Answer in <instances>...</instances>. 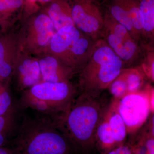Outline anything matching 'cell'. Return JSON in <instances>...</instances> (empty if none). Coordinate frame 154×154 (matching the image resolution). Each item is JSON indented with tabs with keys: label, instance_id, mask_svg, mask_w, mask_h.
Returning <instances> with one entry per match:
<instances>
[{
	"label": "cell",
	"instance_id": "obj_11",
	"mask_svg": "<svg viewBox=\"0 0 154 154\" xmlns=\"http://www.w3.org/2000/svg\"><path fill=\"white\" fill-rule=\"evenodd\" d=\"M42 81L57 83L70 82L75 72L57 58L43 54L38 57Z\"/></svg>",
	"mask_w": 154,
	"mask_h": 154
},
{
	"label": "cell",
	"instance_id": "obj_19",
	"mask_svg": "<svg viewBox=\"0 0 154 154\" xmlns=\"http://www.w3.org/2000/svg\"><path fill=\"white\" fill-rule=\"evenodd\" d=\"M125 76L128 94L136 93L143 90L146 85L147 79L140 67L124 68L122 70Z\"/></svg>",
	"mask_w": 154,
	"mask_h": 154
},
{
	"label": "cell",
	"instance_id": "obj_17",
	"mask_svg": "<svg viewBox=\"0 0 154 154\" xmlns=\"http://www.w3.org/2000/svg\"><path fill=\"white\" fill-rule=\"evenodd\" d=\"M105 111L96 129L95 137L96 145L102 154H107L117 147Z\"/></svg>",
	"mask_w": 154,
	"mask_h": 154
},
{
	"label": "cell",
	"instance_id": "obj_10",
	"mask_svg": "<svg viewBox=\"0 0 154 154\" xmlns=\"http://www.w3.org/2000/svg\"><path fill=\"white\" fill-rule=\"evenodd\" d=\"M97 40L82 33L70 48L64 64L75 72H79L91 57Z\"/></svg>",
	"mask_w": 154,
	"mask_h": 154
},
{
	"label": "cell",
	"instance_id": "obj_9",
	"mask_svg": "<svg viewBox=\"0 0 154 154\" xmlns=\"http://www.w3.org/2000/svg\"><path fill=\"white\" fill-rule=\"evenodd\" d=\"M103 39L123 62L130 66L137 63L143 57V48L134 38L124 40L105 30Z\"/></svg>",
	"mask_w": 154,
	"mask_h": 154
},
{
	"label": "cell",
	"instance_id": "obj_5",
	"mask_svg": "<svg viewBox=\"0 0 154 154\" xmlns=\"http://www.w3.org/2000/svg\"><path fill=\"white\" fill-rule=\"evenodd\" d=\"M55 32L44 10L35 11L28 17L17 37L19 47L31 55L40 56Z\"/></svg>",
	"mask_w": 154,
	"mask_h": 154
},
{
	"label": "cell",
	"instance_id": "obj_16",
	"mask_svg": "<svg viewBox=\"0 0 154 154\" xmlns=\"http://www.w3.org/2000/svg\"><path fill=\"white\" fill-rule=\"evenodd\" d=\"M154 116L138 131L136 143L131 147L134 154H154Z\"/></svg>",
	"mask_w": 154,
	"mask_h": 154
},
{
	"label": "cell",
	"instance_id": "obj_20",
	"mask_svg": "<svg viewBox=\"0 0 154 154\" xmlns=\"http://www.w3.org/2000/svg\"><path fill=\"white\" fill-rule=\"evenodd\" d=\"M110 12V15L123 25L129 31L133 38L136 40L134 29L125 0H118L117 2L111 6Z\"/></svg>",
	"mask_w": 154,
	"mask_h": 154
},
{
	"label": "cell",
	"instance_id": "obj_24",
	"mask_svg": "<svg viewBox=\"0 0 154 154\" xmlns=\"http://www.w3.org/2000/svg\"><path fill=\"white\" fill-rule=\"evenodd\" d=\"M104 20L105 30L124 40L133 38L128 30L116 20L111 15H107L104 17Z\"/></svg>",
	"mask_w": 154,
	"mask_h": 154
},
{
	"label": "cell",
	"instance_id": "obj_23",
	"mask_svg": "<svg viewBox=\"0 0 154 154\" xmlns=\"http://www.w3.org/2000/svg\"><path fill=\"white\" fill-rule=\"evenodd\" d=\"M125 2L132 22L135 33L136 39L139 43L141 39L143 25L139 4H137L134 0H125Z\"/></svg>",
	"mask_w": 154,
	"mask_h": 154
},
{
	"label": "cell",
	"instance_id": "obj_22",
	"mask_svg": "<svg viewBox=\"0 0 154 154\" xmlns=\"http://www.w3.org/2000/svg\"><path fill=\"white\" fill-rule=\"evenodd\" d=\"M19 50L17 41L11 47L0 66V82L10 81Z\"/></svg>",
	"mask_w": 154,
	"mask_h": 154
},
{
	"label": "cell",
	"instance_id": "obj_7",
	"mask_svg": "<svg viewBox=\"0 0 154 154\" xmlns=\"http://www.w3.org/2000/svg\"><path fill=\"white\" fill-rule=\"evenodd\" d=\"M72 15L75 27L82 33L95 40L103 38L104 18L96 7L88 2L77 1L72 7Z\"/></svg>",
	"mask_w": 154,
	"mask_h": 154
},
{
	"label": "cell",
	"instance_id": "obj_29",
	"mask_svg": "<svg viewBox=\"0 0 154 154\" xmlns=\"http://www.w3.org/2000/svg\"><path fill=\"white\" fill-rule=\"evenodd\" d=\"M107 154H134L131 147L122 145L118 146L108 152Z\"/></svg>",
	"mask_w": 154,
	"mask_h": 154
},
{
	"label": "cell",
	"instance_id": "obj_6",
	"mask_svg": "<svg viewBox=\"0 0 154 154\" xmlns=\"http://www.w3.org/2000/svg\"><path fill=\"white\" fill-rule=\"evenodd\" d=\"M22 92L46 103L55 113L53 118L66 112L77 95L76 89L70 82H42Z\"/></svg>",
	"mask_w": 154,
	"mask_h": 154
},
{
	"label": "cell",
	"instance_id": "obj_15",
	"mask_svg": "<svg viewBox=\"0 0 154 154\" xmlns=\"http://www.w3.org/2000/svg\"><path fill=\"white\" fill-rule=\"evenodd\" d=\"M105 113L117 146L124 145L127 132L124 120L117 110L116 99H112Z\"/></svg>",
	"mask_w": 154,
	"mask_h": 154
},
{
	"label": "cell",
	"instance_id": "obj_14",
	"mask_svg": "<svg viewBox=\"0 0 154 154\" xmlns=\"http://www.w3.org/2000/svg\"><path fill=\"white\" fill-rule=\"evenodd\" d=\"M139 8L143 22L141 39L144 41L141 46L144 48H153L154 0H141Z\"/></svg>",
	"mask_w": 154,
	"mask_h": 154
},
{
	"label": "cell",
	"instance_id": "obj_30",
	"mask_svg": "<svg viewBox=\"0 0 154 154\" xmlns=\"http://www.w3.org/2000/svg\"><path fill=\"white\" fill-rule=\"evenodd\" d=\"M0 154H17L15 149L11 146L0 147Z\"/></svg>",
	"mask_w": 154,
	"mask_h": 154
},
{
	"label": "cell",
	"instance_id": "obj_3",
	"mask_svg": "<svg viewBox=\"0 0 154 154\" xmlns=\"http://www.w3.org/2000/svg\"><path fill=\"white\" fill-rule=\"evenodd\" d=\"M124 68L122 61L106 41L99 39L90 60L79 72L81 94L99 98Z\"/></svg>",
	"mask_w": 154,
	"mask_h": 154
},
{
	"label": "cell",
	"instance_id": "obj_8",
	"mask_svg": "<svg viewBox=\"0 0 154 154\" xmlns=\"http://www.w3.org/2000/svg\"><path fill=\"white\" fill-rule=\"evenodd\" d=\"M12 76L17 90L22 92L43 82L38 58L33 57L19 46Z\"/></svg>",
	"mask_w": 154,
	"mask_h": 154
},
{
	"label": "cell",
	"instance_id": "obj_13",
	"mask_svg": "<svg viewBox=\"0 0 154 154\" xmlns=\"http://www.w3.org/2000/svg\"><path fill=\"white\" fill-rule=\"evenodd\" d=\"M44 10L56 31L66 26H75L72 18V7L64 0H51Z\"/></svg>",
	"mask_w": 154,
	"mask_h": 154
},
{
	"label": "cell",
	"instance_id": "obj_27",
	"mask_svg": "<svg viewBox=\"0 0 154 154\" xmlns=\"http://www.w3.org/2000/svg\"><path fill=\"white\" fill-rule=\"evenodd\" d=\"M144 58L140 67L147 79L152 82L154 81V53L153 48L146 49Z\"/></svg>",
	"mask_w": 154,
	"mask_h": 154
},
{
	"label": "cell",
	"instance_id": "obj_26",
	"mask_svg": "<svg viewBox=\"0 0 154 154\" xmlns=\"http://www.w3.org/2000/svg\"><path fill=\"white\" fill-rule=\"evenodd\" d=\"M107 89L113 96V99L119 100L127 94L126 80L122 70L120 74L110 83Z\"/></svg>",
	"mask_w": 154,
	"mask_h": 154
},
{
	"label": "cell",
	"instance_id": "obj_4",
	"mask_svg": "<svg viewBox=\"0 0 154 154\" xmlns=\"http://www.w3.org/2000/svg\"><path fill=\"white\" fill-rule=\"evenodd\" d=\"M154 90L147 84L143 90L117 100V108L126 125L127 135L135 136L154 113Z\"/></svg>",
	"mask_w": 154,
	"mask_h": 154
},
{
	"label": "cell",
	"instance_id": "obj_1",
	"mask_svg": "<svg viewBox=\"0 0 154 154\" xmlns=\"http://www.w3.org/2000/svg\"><path fill=\"white\" fill-rule=\"evenodd\" d=\"M107 106L100 97L81 94L66 112L51 119L73 151L88 153L96 146V129Z\"/></svg>",
	"mask_w": 154,
	"mask_h": 154
},
{
	"label": "cell",
	"instance_id": "obj_28",
	"mask_svg": "<svg viewBox=\"0 0 154 154\" xmlns=\"http://www.w3.org/2000/svg\"><path fill=\"white\" fill-rule=\"evenodd\" d=\"M17 41V37L11 33L0 36V66L11 47Z\"/></svg>",
	"mask_w": 154,
	"mask_h": 154
},
{
	"label": "cell",
	"instance_id": "obj_12",
	"mask_svg": "<svg viewBox=\"0 0 154 154\" xmlns=\"http://www.w3.org/2000/svg\"><path fill=\"white\" fill-rule=\"evenodd\" d=\"M82 33L74 26L60 28L56 31L43 54L53 56L64 63L70 48L79 38Z\"/></svg>",
	"mask_w": 154,
	"mask_h": 154
},
{
	"label": "cell",
	"instance_id": "obj_18",
	"mask_svg": "<svg viewBox=\"0 0 154 154\" xmlns=\"http://www.w3.org/2000/svg\"><path fill=\"white\" fill-rule=\"evenodd\" d=\"M17 106L14 110L0 116V147L10 144V138L16 134L19 124L17 122Z\"/></svg>",
	"mask_w": 154,
	"mask_h": 154
},
{
	"label": "cell",
	"instance_id": "obj_25",
	"mask_svg": "<svg viewBox=\"0 0 154 154\" xmlns=\"http://www.w3.org/2000/svg\"><path fill=\"white\" fill-rule=\"evenodd\" d=\"M8 82H0V116L10 112L17 107L14 104Z\"/></svg>",
	"mask_w": 154,
	"mask_h": 154
},
{
	"label": "cell",
	"instance_id": "obj_21",
	"mask_svg": "<svg viewBox=\"0 0 154 154\" xmlns=\"http://www.w3.org/2000/svg\"><path fill=\"white\" fill-rule=\"evenodd\" d=\"M25 0H0V26L5 29L9 19L22 10Z\"/></svg>",
	"mask_w": 154,
	"mask_h": 154
},
{
	"label": "cell",
	"instance_id": "obj_2",
	"mask_svg": "<svg viewBox=\"0 0 154 154\" xmlns=\"http://www.w3.org/2000/svg\"><path fill=\"white\" fill-rule=\"evenodd\" d=\"M17 154H71L66 138L50 116H24L10 142Z\"/></svg>",
	"mask_w": 154,
	"mask_h": 154
}]
</instances>
